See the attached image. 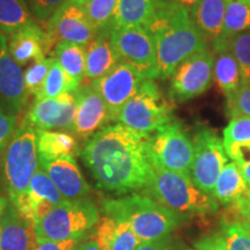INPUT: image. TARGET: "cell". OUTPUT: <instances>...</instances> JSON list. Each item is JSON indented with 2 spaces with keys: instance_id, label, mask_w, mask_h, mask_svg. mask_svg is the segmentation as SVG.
Here are the masks:
<instances>
[{
  "instance_id": "6da1fadb",
  "label": "cell",
  "mask_w": 250,
  "mask_h": 250,
  "mask_svg": "<svg viewBox=\"0 0 250 250\" xmlns=\"http://www.w3.org/2000/svg\"><path fill=\"white\" fill-rule=\"evenodd\" d=\"M148 138L120 123L107 125L90 137L80 155L96 186L118 195L147 188L154 174Z\"/></svg>"
},
{
  "instance_id": "7a4b0ae2",
  "label": "cell",
  "mask_w": 250,
  "mask_h": 250,
  "mask_svg": "<svg viewBox=\"0 0 250 250\" xmlns=\"http://www.w3.org/2000/svg\"><path fill=\"white\" fill-rule=\"evenodd\" d=\"M156 2V12L146 29L155 42L159 78L166 79L181 62L208 49V42L192 23L189 9L169 1Z\"/></svg>"
},
{
  "instance_id": "3957f363",
  "label": "cell",
  "mask_w": 250,
  "mask_h": 250,
  "mask_svg": "<svg viewBox=\"0 0 250 250\" xmlns=\"http://www.w3.org/2000/svg\"><path fill=\"white\" fill-rule=\"evenodd\" d=\"M105 215L130 225L140 242L167 239L179 226L181 215L147 195H134L105 199L102 204Z\"/></svg>"
},
{
  "instance_id": "277c9868",
  "label": "cell",
  "mask_w": 250,
  "mask_h": 250,
  "mask_svg": "<svg viewBox=\"0 0 250 250\" xmlns=\"http://www.w3.org/2000/svg\"><path fill=\"white\" fill-rule=\"evenodd\" d=\"M39 168L36 129L21 121L1 158V184L9 202L17 206L26 197Z\"/></svg>"
},
{
  "instance_id": "5b68a950",
  "label": "cell",
  "mask_w": 250,
  "mask_h": 250,
  "mask_svg": "<svg viewBox=\"0 0 250 250\" xmlns=\"http://www.w3.org/2000/svg\"><path fill=\"white\" fill-rule=\"evenodd\" d=\"M147 196L181 214H208L218 210L211 195L196 187L189 174L155 169L146 188Z\"/></svg>"
},
{
  "instance_id": "8992f818",
  "label": "cell",
  "mask_w": 250,
  "mask_h": 250,
  "mask_svg": "<svg viewBox=\"0 0 250 250\" xmlns=\"http://www.w3.org/2000/svg\"><path fill=\"white\" fill-rule=\"evenodd\" d=\"M99 221V208L90 199H65L35 225V234L51 241L81 240Z\"/></svg>"
},
{
  "instance_id": "52a82bcc",
  "label": "cell",
  "mask_w": 250,
  "mask_h": 250,
  "mask_svg": "<svg viewBox=\"0 0 250 250\" xmlns=\"http://www.w3.org/2000/svg\"><path fill=\"white\" fill-rule=\"evenodd\" d=\"M143 136H151L173 121L171 107L153 80H145L117 115L116 122Z\"/></svg>"
},
{
  "instance_id": "ba28073f",
  "label": "cell",
  "mask_w": 250,
  "mask_h": 250,
  "mask_svg": "<svg viewBox=\"0 0 250 250\" xmlns=\"http://www.w3.org/2000/svg\"><path fill=\"white\" fill-rule=\"evenodd\" d=\"M148 156L155 169L189 174L193 160V140L177 121H171L149 136Z\"/></svg>"
},
{
  "instance_id": "9c48e42d",
  "label": "cell",
  "mask_w": 250,
  "mask_h": 250,
  "mask_svg": "<svg viewBox=\"0 0 250 250\" xmlns=\"http://www.w3.org/2000/svg\"><path fill=\"white\" fill-rule=\"evenodd\" d=\"M110 40L121 62L136 68L146 80L159 78L155 42L146 28H114Z\"/></svg>"
},
{
  "instance_id": "30bf717a",
  "label": "cell",
  "mask_w": 250,
  "mask_h": 250,
  "mask_svg": "<svg viewBox=\"0 0 250 250\" xmlns=\"http://www.w3.org/2000/svg\"><path fill=\"white\" fill-rule=\"evenodd\" d=\"M193 148L190 176L198 189L212 196L219 175L228 164L224 142L214 131L199 126L193 137Z\"/></svg>"
},
{
  "instance_id": "8fae6325",
  "label": "cell",
  "mask_w": 250,
  "mask_h": 250,
  "mask_svg": "<svg viewBox=\"0 0 250 250\" xmlns=\"http://www.w3.org/2000/svg\"><path fill=\"white\" fill-rule=\"evenodd\" d=\"M214 61L213 52L206 49L181 62L171 74L170 99L186 102L205 93L214 80Z\"/></svg>"
},
{
  "instance_id": "7c38bea8",
  "label": "cell",
  "mask_w": 250,
  "mask_h": 250,
  "mask_svg": "<svg viewBox=\"0 0 250 250\" xmlns=\"http://www.w3.org/2000/svg\"><path fill=\"white\" fill-rule=\"evenodd\" d=\"M45 33L50 51L62 42L87 46L98 35L83 6H78L70 0L49 19Z\"/></svg>"
},
{
  "instance_id": "4fadbf2b",
  "label": "cell",
  "mask_w": 250,
  "mask_h": 250,
  "mask_svg": "<svg viewBox=\"0 0 250 250\" xmlns=\"http://www.w3.org/2000/svg\"><path fill=\"white\" fill-rule=\"evenodd\" d=\"M145 80L136 68L121 62L107 74L93 81L92 86L104 100L112 121H116L121 109L136 95Z\"/></svg>"
},
{
  "instance_id": "5bb4252c",
  "label": "cell",
  "mask_w": 250,
  "mask_h": 250,
  "mask_svg": "<svg viewBox=\"0 0 250 250\" xmlns=\"http://www.w3.org/2000/svg\"><path fill=\"white\" fill-rule=\"evenodd\" d=\"M77 112L74 93L54 99H35L24 120L36 130L71 131Z\"/></svg>"
},
{
  "instance_id": "9a60e30c",
  "label": "cell",
  "mask_w": 250,
  "mask_h": 250,
  "mask_svg": "<svg viewBox=\"0 0 250 250\" xmlns=\"http://www.w3.org/2000/svg\"><path fill=\"white\" fill-rule=\"evenodd\" d=\"M74 96L77 112L71 132L78 138L89 139L112 121L110 111L92 85H81L74 92Z\"/></svg>"
},
{
  "instance_id": "2e32d148",
  "label": "cell",
  "mask_w": 250,
  "mask_h": 250,
  "mask_svg": "<svg viewBox=\"0 0 250 250\" xmlns=\"http://www.w3.org/2000/svg\"><path fill=\"white\" fill-rule=\"evenodd\" d=\"M27 98L22 68L11 57L7 37L0 31V107L18 117Z\"/></svg>"
},
{
  "instance_id": "e0dca14e",
  "label": "cell",
  "mask_w": 250,
  "mask_h": 250,
  "mask_svg": "<svg viewBox=\"0 0 250 250\" xmlns=\"http://www.w3.org/2000/svg\"><path fill=\"white\" fill-rule=\"evenodd\" d=\"M65 198L39 165L24 198L15 206L24 219L36 225Z\"/></svg>"
},
{
  "instance_id": "ac0fdd59",
  "label": "cell",
  "mask_w": 250,
  "mask_h": 250,
  "mask_svg": "<svg viewBox=\"0 0 250 250\" xmlns=\"http://www.w3.org/2000/svg\"><path fill=\"white\" fill-rule=\"evenodd\" d=\"M39 165L66 201H76L88 196L90 188L78 167L74 156L57 159L39 158Z\"/></svg>"
},
{
  "instance_id": "d6986e66",
  "label": "cell",
  "mask_w": 250,
  "mask_h": 250,
  "mask_svg": "<svg viewBox=\"0 0 250 250\" xmlns=\"http://www.w3.org/2000/svg\"><path fill=\"white\" fill-rule=\"evenodd\" d=\"M8 51L20 67L45 58V55L50 52L45 30L35 21H31L9 35Z\"/></svg>"
},
{
  "instance_id": "ffe728a7",
  "label": "cell",
  "mask_w": 250,
  "mask_h": 250,
  "mask_svg": "<svg viewBox=\"0 0 250 250\" xmlns=\"http://www.w3.org/2000/svg\"><path fill=\"white\" fill-rule=\"evenodd\" d=\"M35 242V225L24 219L9 202L0 223V250H31Z\"/></svg>"
},
{
  "instance_id": "44dd1931",
  "label": "cell",
  "mask_w": 250,
  "mask_h": 250,
  "mask_svg": "<svg viewBox=\"0 0 250 250\" xmlns=\"http://www.w3.org/2000/svg\"><path fill=\"white\" fill-rule=\"evenodd\" d=\"M228 0H201L189 9V15L197 30L206 42L214 44L223 30Z\"/></svg>"
},
{
  "instance_id": "7402d4cb",
  "label": "cell",
  "mask_w": 250,
  "mask_h": 250,
  "mask_svg": "<svg viewBox=\"0 0 250 250\" xmlns=\"http://www.w3.org/2000/svg\"><path fill=\"white\" fill-rule=\"evenodd\" d=\"M111 30L99 33L87 45L86 79L95 81L121 62L110 40Z\"/></svg>"
},
{
  "instance_id": "603a6c76",
  "label": "cell",
  "mask_w": 250,
  "mask_h": 250,
  "mask_svg": "<svg viewBox=\"0 0 250 250\" xmlns=\"http://www.w3.org/2000/svg\"><path fill=\"white\" fill-rule=\"evenodd\" d=\"M37 153L41 159L74 156L79 152L77 138L70 132L55 130H36Z\"/></svg>"
},
{
  "instance_id": "cb8c5ba5",
  "label": "cell",
  "mask_w": 250,
  "mask_h": 250,
  "mask_svg": "<svg viewBox=\"0 0 250 250\" xmlns=\"http://www.w3.org/2000/svg\"><path fill=\"white\" fill-rule=\"evenodd\" d=\"M246 31H250V2L248 0H228L223 30L213 44L214 51L225 49L228 41Z\"/></svg>"
},
{
  "instance_id": "d4e9b609",
  "label": "cell",
  "mask_w": 250,
  "mask_h": 250,
  "mask_svg": "<svg viewBox=\"0 0 250 250\" xmlns=\"http://www.w3.org/2000/svg\"><path fill=\"white\" fill-rule=\"evenodd\" d=\"M249 188L243 179L236 162H228L219 175L212 197L221 204H235L248 191Z\"/></svg>"
},
{
  "instance_id": "484cf974",
  "label": "cell",
  "mask_w": 250,
  "mask_h": 250,
  "mask_svg": "<svg viewBox=\"0 0 250 250\" xmlns=\"http://www.w3.org/2000/svg\"><path fill=\"white\" fill-rule=\"evenodd\" d=\"M156 5V0H120L112 29L121 27L146 28L154 17Z\"/></svg>"
},
{
  "instance_id": "4316f807",
  "label": "cell",
  "mask_w": 250,
  "mask_h": 250,
  "mask_svg": "<svg viewBox=\"0 0 250 250\" xmlns=\"http://www.w3.org/2000/svg\"><path fill=\"white\" fill-rule=\"evenodd\" d=\"M214 61V81L227 96L241 87L245 81L236 59L227 48L217 50Z\"/></svg>"
},
{
  "instance_id": "83f0119b",
  "label": "cell",
  "mask_w": 250,
  "mask_h": 250,
  "mask_svg": "<svg viewBox=\"0 0 250 250\" xmlns=\"http://www.w3.org/2000/svg\"><path fill=\"white\" fill-rule=\"evenodd\" d=\"M86 51L87 46L66 42L58 43L54 49V58L79 86L86 79Z\"/></svg>"
},
{
  "instance_id": "f1b7e54d",
  "label": "cell",
  "mask_w": 250,
  "mask_h": 250,
  "mask_svg": "<svg viewBox=\"0 0 250 250\" xmlns=\"http://www.w3.org/2000/svg\"><path fill=\"white\" fill-rule=\"evenodd\" d=\"M34 21L27 0H0V31L12 35Z\"/></svg>"
},
{
  "instance_id": "f546056e",
  "label": "cell",
  "mask_w": 250,
  "mask_h": 250,
  "mask_svg": "<svg viewBox=\"0 0 250 250\" xmlns=\"http://www.w3.org/2000/svg\"><path fill=\"white\" fill-rule=\"evenodd\" d=\"M120 0H88L85 8L87 17L96 33L112 30Z\"/></svg>"
},
{
  "instance_id": "4dcf8cb0",
  "label": "cell",
  "mask_w": 250,
  "mask_h": 250,
  "mask_svg": "<svg viewBox=\"0 0 250 250\" xmlns=\"http://www.w3.org/2000/svg\"><path fill=\"white\" fill-rule=\"evenodd\" d=\"M79 85L74 83L65 73L58 62L56 61L50 68L48 77L43 83L40 95L35 99H54L66 93H74L79 88Z\"/></svg>"
},
{
  "instance_id": "1f68e13d",
  "label": "cell",
  "mask_w": 250,
  "mask_h": 250,
  "mask_svg": "<svg viewBox=\"0 0 250 250\" xmlns=\"http://www.w3.org/2000/svg\"><path fill=\"white\" fill-rule=\"evenodd\" d=\"M55 62L56 59L54 57H45L31 62L26 68L23 72V78L28 95H33L35 98L40 95L43 83Z\"/></svg>"
},
{
  "instance_id": "d6a6232c",
  "label": "cell",
  "mask_w": 250,
  "mask_h": 250,
  "mask_svg": "<svg viewBox=\"0 0 250 250\" xmlns=\"http://www.w3.org/2000/svg\"><path fill=\"white\" fill-rule=\"evenodd\" d=\"M226 48L236 59L243 81L250 83V31L234 36L228 41Z\"/></svg>"
},
{
  "instance_id": "836d02e7",
  "label": "cell",
  "mask_w": 250,
  "mask_h": 250,
  "mask_svg": "<svg viewBox=\"0 0 250 250\" xmlns=\"http://www.w3.org/2000/svg\"><path fill=\"white\" fill-rule=\"evenodd\" d=\"M225 151H229L234 146L250 143V117H232L224 130Z\"/></svg>"
},
{
  "instance_id": "e575fe53",
  "label": "cell",
  "mask_w": 250,
  "mask_h": 250,
  "mask_svg": "<svg viewBox=\"0 0 250 250\" xmlns=\"http://www.w3.org/2000/svg\"><path fill=\"white\" fill-rule=\"evenodd\" d=\"M227 111L230 117H250V83L227 96Z\"/></svg>"
},
{
  "instance_id": "d590c367",
  "label": "cell",
  "mask_w": 250,
  "mask_h": 250,
  "mask_svg": "<svg viewBox=\"0 0 250 250\" xmlns=\"http://www.w3.org/2000/svg\"><path fill=\"white\" fill-rule=\"evenodd\" d=\"M223 235L227 250H250V235L240 221L225 225Z\"/></svg>"
},
{
  "instance_id": "8d00e7d4",
  "label": "cell",
  "mask_w": 250,
  "mask_h": 250,
  "mask_svg": "<svg viewBox=\"0 0 250 250\" xmlns=\"http://www.w3.org/2000/svg\"><path fill=\"white\" fill-rule=\"evenodd\" d=\"M67 0H27L28 7L34 19L39 22H48Z\"/></svg>"
},
{
  "instance_id": "74e56055",
  "label": "cell",
  "mask_w": 250,
  "mask_h": 250,
  "mask_svg": "<svg viewBox=\"0 0 250 250\" xmlns=\"http://www.w3.org/2000/svg\"><path fill=\"white\" fill-rule=\"evenodd\" d=\"M117 223L115 219H112L108 215L100 219V221L96 225V230L94 233L95 241L101 250H110L112 242H114L115 235H116Z\"/></svg>"
},
{
  "instance_id": "f35d334b",
  "label": "cell",
  "mask_w": 250,
  "mask_h": 250,
  "mask_svg": "<svg viewBox=\"0 0 250 250\" xmlns=\"http://www.w3.org/2000/svg\"><path fill=\"white\" fill-rule=\"evenodd\" d=\"M139 245L140 240L134 234L130 225L123 221L117 223L116 235H115L110 250H136Z\"/></svg>"
},
{
  "instance_id": "ab89813d",
  "label": "cell",
  "mask_w": 250,
  "mask_h": 250,
  "mask_svg": "<svg viewBox=\"0 0 250 250\" xmlns=\"http://www.w3.org/2000/svg\"><path fill=\"white\" fill-rule=\"evenodd\" d=\"M17 121L18 117L8 114L0 107V159L4 155L6 147L8 146L18 129Z\"/></svg>"
},
{
  "instance_id": "60d3db41",
  "label": "cell",
  "mask_w": 250,
  "mask_h": 250,
  "mask_svg": "<svg viewBox=\"0 0 250 250\" xmlns=\"http://www.w3.org/2000/svg\"><path fill=\"white\" fill-rule=\"evenodd\" d=\"M80 243V240H66V241H51L36 236V242L31 250H74Z\"/></svg>"
},
{
  "instance_id": "b9f144b4",
  "label": "cell",
  "mask_w": 250,
  "mask_h": 250,
  "mask_svg": "<svg viewBox=\"0 0 250 250\" xmlns=\"http://www.w3.org/2000/svg\"><path fill=\"white\" fill-rule=\"evenodd\" d=\"M197 250H227L226 241L223 234L206 236L196 243Z\"/></svg>"
},
{
  "instance_id": "7bdbcfd3",
  "label": "cell",
  "mask_w": 250,
  "mask_h": 250,
  "mask_svg": "<svg viewBox=\"0 0 250 250\" xmlns=\"http://www.w3.org/2000/svg\"><path fill=\"white\" fill-rule=\"evenodd\" d=\"M170 240L169 237H167V239L159 240V241L140 242L136 250H170Z\"/></svg>"
},
{
  "instance_id": "ee69618b",
  "label": "cell",
  "mask_w": 250,
  "mask_h": 250,
  "mask_svg": "<svg viewBox=\"0 0 250 250\" xmlns=\"http://www.w3.org/2000/svg\"><path fill=\"white\" fill-rule=\"evenodd\" d=\"M233 208L235 211L250 210V190H248L246 195L242 198H240L235 204H233Z\"/></svg>"
},
{
  "instance_id": "f6af8a7d",
  "label": "cell",
  "mask_w": 250,
  "mask_h": 250,
  "mask_svg": "<svg viewBox=\"0 0 250 250\" xmlns=\"http://www.w3.org/2000/svg\"><path fill=\"white\" fill-rule=\"evenodd\" d=\"M235 212H237V214L241 217L240 223H241L242 226L245 227V229L249 233V235H250V210L235 211Z\"/></svg>"
},
{
  "instance_id": "bcb514c9",
  "label": "cell",
  "mask_w": 250,
  "mask_h": 250,
  "mask_svg": "<svg viewBox=\"0 0 250 250\" xmlns=\"http://www.w3.org/2000/svg\"><path fill=\"white\" fill-rule=\"evenodd\" d=\"M74 250H101L98 245V242L94 239H90L88 241L79 243Z\"/></svg>"
},
{
  "instance_id": "7dc6e473",
  "label": "cell",
  "mask_w": 250,
  "mask_h": 250,
  "mask_svg": "<svg viewBox=\"0 0 250 250\" xmlns=\"http://www.w3.org/2000/svg\"><path fill=\"white\" fill-rule=\"evenodd\" d=\"M8 204H9L8 197L4 195V192H2V188L0 186V223H1L2 217H4L6 210H7Z\"/></svg>"
},
{
  "instance_id": "c3c4849f",
  "label": "cell",
  "mask_w": 250,
  "mask_h": 250,
  "mask_svg": "<svg viewBox=\"0 0 250 250\" xmlns=\"http://www.w3.org/2000/svg\"><path fill=\"white\" fill-rule=\"evenodd\" d=\"M239 166L240 170H241V174L245 179L247 186L248 188H250V160H248L247 162H243L241 165H237Z\"/></svg>"
},
{
  "instance_id": "681fc988",
  "label": "cell",
  "mask_w": 250,
  "mask_h": 250,
  "mask_svg": "<svg viewBox=\"0 0 250 250\" xmlns=\"http://www.w3.org/2000/svg\"><path fill=\"white\" fill-rule=\"evenodd\" d=\"M158 1H169V2H174V4L181 5L183 7H186L188 9H190L192 6H195L197 2H199L201 0H158Z\"/></svg>"
},
{
  "instance_id": "f907efd6",
  "label": "cell",
  "mask_w": 250,
  "mask_h": 250,
  "mask_svg": "<svg viewBox=\"0 0 250 250\" xmlns=\"http://www.w3.org/2000/svg\"><path fill=\"white\" fill-rule=\"evenodd\" d=\"M170 250H197V249H192V248H190V247H188L186 245H182V243H181V245H179L177 247L171 246Z\"/></svg>"
},
{
  "instance_id": "816d5d0a",
  "label": "cell",
  "mask_w": 250,
  "mask_h": 250,
  "mask_svg": "<svg viewBox=\"0 0 250 250\" xmlns=\"http://www.w3.org/2000/svg\"><path fill=\"white\" fill-rule=\"evenodd\" d=\"M71 2H73V4H76L78 6H85L86 2L88 1V0H70Z\"/></svg>"
},
{
  "instance_id": "f5cc1de1",
  "label": "cell",
  "mask_w": 250,
  "mask_h": 250,
  "mask_svg": "<svg viewBox=\"0 0 250 250\" xmlns=\"http://www.w3.org/2000/svg\"><path fill=\"white\" fill-rule=\"evenodd\" d=\"M248 1H249V2H250V0H248Z\"/></svg>"
}]
</instances>
